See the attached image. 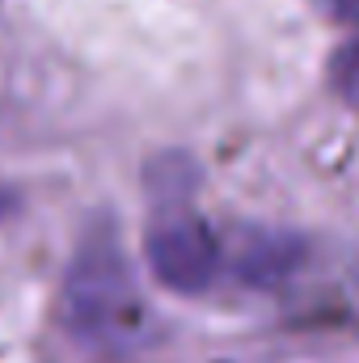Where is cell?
<instances>
[{
  "mask_svg": "<svg viewBox=\"0 0 359 363\" xmlns=\"http://www.w3.org/2000/svg\"><path fill=\"white\" fill-rule=\"evenodd\" d=\"M64 300H68V325L85 342H97V347L136 342L144 325V300L110 224H93L81 237L68 262Z\"/></svg>",
  "mask_w": 359,
  "mask_h": 363,
  "instance_id": "cell-1",
  "label": "cell"
},
{
  "mask_svg": "<svg viewBox=\"0 0 359 363\" xmlns=\"http://www.w3.org/2000/svg\"><path fill=\"white\" fill-rule=\"evenodd\" d=\"M144 258L153 274L182 296H194L216 283L220 274V241L207 220L190 207H161L144 228Z\"/></svg>",
  "mask_w": 359,
  "mask_h": 363,
  "instance_id": "cell-2",
  "label": "cell"
},
{
  "mask_svg": "<svg viewBox=\"0 0 359 363\" xmlns=\"http://www.w3.org/2000/svg\"><path fill=\"white\" fill-rule=\"evenodd\" d=\"M330 85L338 89V97L347 106L359 110V43H347V47L334 51V60H330Z\"/></svg>",
  "mask_w": 359,
  "mask_h": 363,
  "instance_id": "cell-3",
  "label": "cell"
},
{
  "mask_svg": "<svg viewBox=\"0 0 359 363\" xmlns=\"http://www.w3.org/2000/svg\"><path fill=\"white\" fill-rule=\"evenodd\" d=\"M334 13H338L343 21L359 26V0H334Z\"/></svg>",
  "mask_w": 359,
  "mask_h": 363,
  "instance_id": "cell-4",
  "label": "cell"
}]
</instances>
